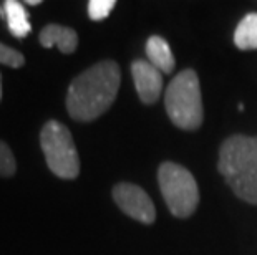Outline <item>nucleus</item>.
<instances>
[{
    "label": "nucleus",
    "instance_id": "1",
    "mask_svg": "<svg viewBox=\"0 0 257 255\" xmlns=\"http://www.w3.org/2000/svg\"><path fill=\"white\" fill-rule=\"evenodd\" d=\"M121 70L113 60L93 65L68 86L67 110L75 121L88 123L110 110L116 100Z\"/></svg>",
    "mask_w": 257,
    "mask_h": 255
},
{
    "label": "nucleus",
    "instance_id": "2",
    "mask_svg": "<svg viewBox=\"0 0 257 255\" xmlns=\"http://www.w3.org/2000/svg\"><path fill=\"white\" fill-rule=\"evenodd\" d=\"M217 169L237 197L257 205V138H227L221 146Z\"/></svg>",
    "mask_w": 257,
    "mask_h": 255
},
{
    "label": "nucleus",
    "instance_id": "3",
    "mask_svg": "<svg viewBox=\"0 0 257 255\" xmlns=\"http://www.w3.org/2000/svg\"><path fill=\"white\" fill-rule=\"evenodd\" d=\"M165 106L174 126L188 131L201 126L204 110L199 78L194 70H183L171 80L165 93Z\"/></svg>",
    "mask_w": 257,
    "mask_h": 255
},
{
    "label": "nucleus",
    "instance_id": "4",
    "mask_svg": "<svg viewBox=\"0 0 257 255\" xmlns=\"http://www.w3.org/2000/svg\"><path fill=\"white\" fill-rule=\"evenodd\" d=\"M40 146L47 166L60 179H75L80 174V157L70 129L65 124L48 121L40 131Z\"/></svg>",
    "mask_w": 257,
    "mask_h": 255
},
{
    "label": "nucleus",
    "instance_id": "5",
    "mask_svg": "<svg viewBox=\"0 0 257 255\" xmlns=\"http://www.w3.org/2000/svg\"><path fill=\"white\" fill-rule=\"evenodd\" d=\"M160 191L174 217L186 219L199 204V189L193 174L174 162H163L158 169Z\"/></svg>",
    "mask_w": 257,
    "mask_h": 255
},
{
    "label": "nucleus",
    "instance_id": "6",
    "mask_svg": "<svg viewBox=\"0 0 257 255\" xmlns=\"http://www.w3.org/2000/svg\"><path fill=\"white\" fill-rule=\"evenodd\" d=\"M113 199L119 209L131 219L153 224L156 219V210L150 196L141 187L130 182H119L113 189Z\"/></svg>",
    "mask_w": 257,
    "mask_h": 255
},
{
    "label": "nucleus",
    "instance_id": "7",
    "mask_svg": "<svg viewBox=\"0 0 257 255\" xmlns=\"http://www.w3.org/2000/svg\"><path fill=\"white\" fill-rule=\"evenodd\" d=\"M131 77L135 81L136 93L145 105H155L160 100L163 91V77L160 70L153 67L150 62L135 60L131 63Z\"/></svg>",
    "mask_w": 257,
    "mask_h": 255
},
{
    "label": "nucleus",
    "instance_id": "8",
    "mask_svg": "<svg viewBox=\"0 0 257 255\" xmlns=\"http://www.w3.org/2000/svg\"><path fill=\"white\" fill-rule=\"evenodd\" d=\"M42 47L52 48L58 47V50L62 53H73L78 47V35L73 29L70 27H63L58 24H48L42 29L40 35H38Z\"/></svg>",
    "mask_w": 257,
    "mask_h": 255
},
{
    "label": "nucleus",
    "instance_id": "9",
    "mask_svg": "<svg viewBox=\"0 0 257 255\" xmlns=\"http://www.w3.org/2000/svg\"><path fill=\"white\" fill-rule=\"evenodd\" d=\"M0 14L7 22V27L10 34L17 39H24L30 34L32 25L29 22V14L22 2H15V0H5L0 4Z\"/></svg>",
    "mask_w": 257,
    "mask_h": 255
},
{
    "label": "nucleus",
    "instance_id": "10",
    "mask_svg": "<svg viewBox=\"0 0 257 255\" xmlns=\"http://www.w3.org/2000/svg\"><path fill=\"white\" fill-rule=\"evenodd\" d=\"M146 55L150 63L161 73H171L174 70V57L168 42L163 37L153 35L146 42Z\"/></svg>",
    "mask_w": 257,
    "mask_h": 255
},
{
    "label": "nucleus",
    "instance_id": "11",
    "mask_svg": "<svg viewBox=\"0 0 257 255\" xmlns=\"http://www.w3.org/2000/svg\"><path fill=\"white\" fill-rule=\"evenodd\" d=\"M234 43L240 50H257V14H247L239 22Z\"/></svg>",
    "mask_w": 257,
    "mask_h": 255
},
{
    "label": "nucleus",
    "instance_id": "12",
    "mask_svg": "<svg viewBox=\"0 0 257 255\" xmlns=\"http://www.w3.org/2000/svg\"><path fill=\"white\" fill-rule=\"evenodd\" d=\"M17 169L15 157L10 151L9 144L0 141V177H12Z\"/></svg>",
    "mask_w": 257,
    "mask_h": 255
},
{
    "label": "nucleus",
    "instance_id": "13",
    "mask_svg": "<svg viewBox=\"0 0 257 255\" xmlns=\"http://www.w3.org/2000/svg\"><path fill=\"white\" fill-rule=\"evenodd\" d=\"M116 2L114 0H90L88 2V17L91 20L100 22L111 14Z\"/></svg>",
    "mask_w": 257,
    "mask_h": 255
},
{
    "label": "nucleus",
    "instance_id": "14",
    "mask_svg": "<svg viewBox=\"0 0 257 255\" xmlns=\"http://www.w3.org/2000/svg\"><path fill=\"white\" fill-rule=\"evenodd\" d=\"M0 63L7 65L10 68H20L24 67L25 57L19 50H15V48L0 43Z\"/></svg>",
    "mask_w": 257,
    "mask_h": 255
},
{
    "label": "nucleus",
    "instance_id": "15",
    "mask_svg": "<svg viewBox=\"0 0 257 255\" xmlns=\"http://www.w3.org/2000/svg\"><path fill=\"white\" fill-rule=\"evenodd\" d=\"M25 4L27 5H38V4H40V0H27Z\"/></svg>",
    "mask_w": 257,
    "mask_h": 255
},
{
    "label": "nucleus",
    "instance_id": "16",
    "mask_svg": "<svg viewBox=\"0 0 257 255\" xmlns=\"http://www.w3.org/2000/svg\"><path fill=\"white\" fill-rule=\"evenodd\" d=\"M0 98H2V78H0Z\"/></svg>",
    "mask_w": 257,
    "mask_h": 255
}]
</instances>
